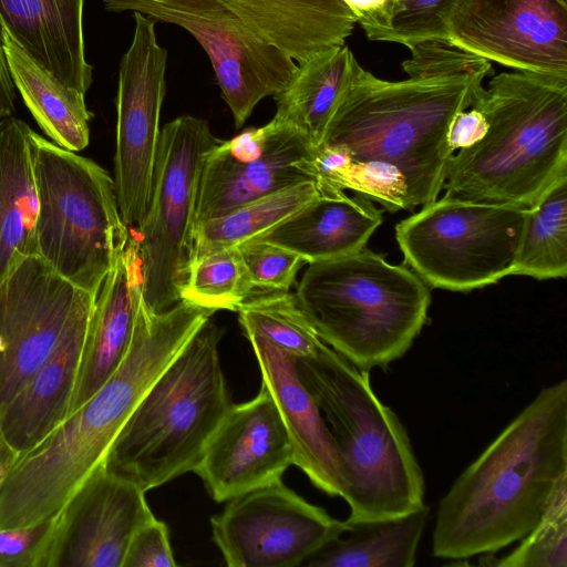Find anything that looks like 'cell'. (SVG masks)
<instances>
[{
    "label": "cell",
    "mask_w": 567,
    "mask_h": 567,
    "mask_svg": "<svg viewBox=\"0 0 567 567\" xmlns=\"http://www.w3.org/2000/svg\"><path fill=\"white\" fill-rule=\"evenodd\" d=\"M214 311L181 300L154 313L141 301L130 349L115 372L41 443L23 454L0 491V528L58 513L104 463L116 435Z\"/></svg>",
    "instance_id": "1"
},
{
    "label": "cell",
    "mask_w": 567,
    "mask_h": 567,
    "mask_svg": "<svg viewBox=\"0 0 567 567\" xmlns=\"http://www.w3.org/2000/svg\"><path fill=\"white\" fill-rule=\"evenodd\" d=\"M567 476V381L544 388L441 498L433 555L466 559L520 540Z\"/></svg>",
    "instance_id": "2"
},
{
    "label": "cell",
    "mask_w": 567,
    "mask_h": 567,
    "mask_svg": "<svg viewBox=\"0 0 567 567\" xmlns=\"http://www.w3.org/2000/svg\"><path fill=\"white\" fill-rule=\"evenodd\" d=\"M472 105L488 127L481 141L452 156L444 197L530 209L567 177V80L499 73Z\"/></svg>",
    "instance_id": "3"
},
{
    "label": "cell",
    "mask_w": 567,
    "mask_h": 567,
    "mask_svg": "<svg viewBox=\"0 0 567 567\" xmlns=\"http://www.w3.org/2000/svg\"><path fill=\"white\" fill-rule=\"evenodd\" d=\"M483 89L470 78L386 81L358 66L328 122L322 143L354 159L395 165L413 207L437 199L454 153L446 136L460 111Z\"/></svg>",
    "instance_id": "4"
},
{
    "label": "cell",
    "mask_w": 567,
    "mask_h": 567,
    "mask_svg": "<svg viewBox=\"0 0 567 567\" xmlns=\"http://www.w3.org/2000/svg\"><path fill=\"white\" fill-rule=\"evenodd\" d=\"M297 373L337 442L344 468L347 520L400 515L424 504V476L409 435L360 370L328 344L296 359Z\"/></svg>",
    "instance_id": "5"
},
{
    "label": "cell",
    "mask_w": 567,
    "mask_h": 567,
    "mask_svg": "<svg viewBox=\"0 0 567 567\" xmlns=\"http://www.w3.org/2000/svg\"><path fill=\"white\" fill-rule=\"evenodd\" d=\"M224 330L208 320L168 363L111 445L105 466L145 492L194 471L233 403Z\"/></svg>",
    "instance_id": "6"
},
{
    "label": "cell",
    "mask_w": 567,
    "mask_h": 567,
    "mask_svg": "<svg viewBox=\"0 0 567 567\" xmlns=\"http://www.w3.org/2000/svg\"><path fill=\"white\" fill-rule=\"evenodd\" d=\"M296 297L319 338L360 370L403 357L427 320L431 293L406 264L367 248L308 264Z\"/></svg>",
    "instance_id": "7"
},
{
    "label": "cell",
    "mask_w": 567,
    "mask_h": 567,
    "mask_svg": "<svg viewBox=\"0 0 567 567\" xmlns=\"http://www.w3.org/2000/svg\"><path fill=\"white\" fill-rule=\"evenodd\" d=\"M38 194L37 256L97 295L131 236L114 179L94 161L31 134Z\"/></svg>",
    "instance_id": "8"
},
{
    "label": "cell",
    "mask_w": 567,
    "mask_h": 567,
    "mask_svg": "<svg viewBox=\"0 0 567 567\" xmlns=\"http://www.w3.org/2000/svg\"><path fill=\"white\" fill-rule=\"evenodd\" d=\"M219 142L206 120L178 116L159 133L152 195L137 229L142 297L162 313L182 300L193 260L202 167Z\"/></svg>",
    "instance_id": "9"
},
{
    "label": "cell",
    "mask_w": 567,
    "mask_h": 567,
    "mask_svg": "<svg viewBox=\"0 0 567 567\" xmlns=\"http://www.w3.org/2000/svg\"><path fill=\"white\" fill-rule=\"evenodd\" d=\"M527 210L443 196L398 223L395 238L426 285L470 291L511 275Z\"/></svg>",
    "instance_id": "10"
},
{
    "label": "cell",
    "mask_w": 567,
    "mask_h": 567,
    "mask_svg": "<svg viewBox=\"0 0 567 567\" xmlns=\"http://www.w3.org/2000/svg\"><path fill=\"white\" fill-rule=\"evenodd\" d=\"M107 11L140 12L189 32L208 55L237 127L291 81L298 63L257 37L220 0H103Z\"/></svg>",
    "instance_id": "11"
},
{
    "label": "cell",
    "mask_w": 567,
    "mask_h": 567,
    "mask_svg": "<svg viewBox=\"0 0 567 567\" xmlns=\"http://www.w3.org/2000/svg\"><path fill=\"white\" fill-rule=\"evenodd\" d=\"M95 298L38 256L24 258L0 282V408L92 313Z\"/></svg>",
    "instance_id": "12"
},
{
    "label": "cell",
    "mask_w": 567,
    "mask_h": 567,
    "mask_svg": "<svg viewBox=\"0 0 567 567\" xmlns=\"http://www.w3.org/2000/svg\"><path fill=\"white\" fill-rule=\"evenodd\" d=\"M133 17L132 43L120 63L114 185L123 221L137 230L152 195L167 51L157 42L156 21Z\"/></svg>",
    "instance_id": "13"
},
{
    "label": "cell",
    "mask_w": 567,
    "mask_h": 567,
    "mask_svg": "<svg viewBox=\"0 0 567 567\" xmlns=\"http://www.w3.org/2000/svg\"><path fill=\"white\" fill-rule=\"evenodd\" d=\"M210 518L213 539L229 567L301 566L347 528L282 481L228 501Z\"/></svg>",
    "instance_id": "14"
},
{
    "label": "cell",
    "mask_w": 567,
    "mask_h": 567,
    "mask_svg": "<svg viewBox=\"0 0 567 567\" xmlns=\"http://www.w3.org/2000/svg\"><path fill=\"white\" fill-rule=\"evenodd\" d=\"M447 39L489 62L567 80V3L458 0Z\"/></svg>",
    "instance_id": "15"
},
{
    "label": "cell",
    "mask_w": 567,
    "mask_h": 567,
    "mask_svg": "<svg viewBox=\"0 0 567 567\" xmlns=\"http://www.w3.org/2000/svg\"><path fill=\"white\" fill-rule=\"evenodd\" d=\"M145 493L101 464L58 512L42 567H122L135 532L155 518Z\"/></svg>",
    "instance_id": "16"
},
{
    "label": "cell",
    "mask_w": 567,
    "mask_h": 567,
    "mask_svg": "<svg viewBox=\"0 0 567 567\" xmlns=\"http://www.w3.org/2000/svg\"><path fill=\"white\" fill-rule=\"evenodd\" d=\"M312 146L271 120L220 141L207 153L199 178L196 225L246 203L313 181L297 167Z\"/></svg>",
    "instance_id": "17"
},
{
    "label": "cell",
    "mask_w": 567,
    "mask_h": 567,
    "mask_svg": "<svg viewBox=\"0 0 567 567\" xmlns=\"http://www.w3.org/2000/svg\"><path fill=\"white\" fill-rule=\"evenodd\" d=\"M290 465L293 449L288 430L261 383L254 399L231 405L193 472L221 503L281 481Z\"/></svg>",
    "instance_id": "18"
},
{
    "label": "cell",
    "mask_w": 567,
    "mask_h": 567,
    "mask_svg": "<svg viewBox=\"0 0 567 567\" xmlns=\"http://www.w3.org/2000/svg\"><path fill=\"white\" fill-rule=\"evenodd\" d=\"M258 361L261 378L288 430L293 465L329 496L346 489L343 462L337 442L315 399L301 382L296 358L256 333H245Z\"/></svg>",
    "instance_id": "19"
},
{
    "label": "cell",
    "mask_w": 567,
    "mask_h": 567,
    "mask_svg": "<svg viewBox=\"0 0 567 567\" xmlns=\"http://www.w3.org/2000/svg\"><path fill=\"white\" fill-rule=\"evenodd\" d=\"M142 299L140 246L131 235L96 295L68 416L89 400L124 360Z\"/></svg>",
    "instance_id": "20"
},
{
    "label": "cell",
    "mask_w": 567,
    "mask_h": 567,
    "mask_svg": "<svg viewBox=\"0 0 567 567\" xmlns=\"http://www.w3.org/2000/svg\"><path fill=\"white\" fill-rule=\"evenodd\" d=\"M84 0H0V29L64 85L83 94L92 83L85 59Z\"/></svg>",
    "instance_id": "21"
},
{
    "label": "cell",
    "mask_w": 567,
    "mask_h": 567,
    "mask_svg": "<svg viewBox=\"0 0 567 567\" xmlns=\"http://www.w3.org/2000/svg\"><path fill=\"white\" fill-rule=\"evenodd\" d=\"M91 315L69 330L20 390L0 408V429L22 455L41 443L69 414Z\"/></svg>",
    "instance_id": "22"
},
{
    "label": "cell",
    "mask_w": 567,
    "mask_h": 567,
    "mask_svg": "<svg viewBox=\"0 0 567 567\" xmlns=\"http://www.w3.org/2000/svg\"><path fill=\"white\" fill-rule=\"evenodd\" d=\"M382 210L372 200L343 190L320 195L258 238L289 249L310 262L355 254L382 224Z\"/></svg>",
    "instance_id": "23"
},
{
    "label": "cell",
    "mask_w": 567,
    "mask_h": 567,
    "mask_svg": "<svg viewBox=\"0 0 567 567\" xmlns=\"http://www.w3.org/2000/svg\"><path fill=\"white\" fill-rule=\"evenodd\" d=\"M262 41L298 64L343 45L357 19L344 0H220Z\"/></svg>",
    "instance_id": "24"
},
{
    "label": "cell",
    "mask_w": 567,
    "mask_h": 567,
    "mask_svg": "<svg viewBox=\"0 0 567 567\" xmlns=\"http://www.w3.org/2000/svg\"><path fill=\"white\" fill-rule=\"evenodd\" d=\"M32 132L12 115L0 120V282L24 258L37 256Z\"/></svg>",
    "instance_id": "25"
},
{
    "label": "cell",
    "mask_w": 567,
    "mask_h": 567,
    "mask_svg": "<svg viewBox=\"0 0 567 567\" xmlns=\"http://www.w3.org/2000/svg\"><path fill=\"white\" fill-rule=\"evenodd\" d=\"M430 507L394 516L347 520L346 530L328 540L303 564L308 567H412Z\"/></svg>",
    "instance_id": "26"
},
{
    "label": "cell",
    "mask_w": 567,
    "mask_h": 567,
    "mask_svg": "<svg viewBox=\"0 0 567 567\" xmlns=\"http://www.w3.org/2000/svg\"><path fill=\"white\" fill-rule=\"evenodd\" d=\"M359 65L346 44L298 64L288 85L274 96L277 111L272 120L292 128L312 146L321 144L336 105Z\"/></svg>",
    "instance_id": "27"
},
{
    "label": "cell",
    "mask_w": 567,
    "mask_h": 567,
    "mask_svg": "<svg viewBox=\"0 0 567 567\" xmlns=\"http://www.w3.org/2000/svg\"><path fill=\"white\" fill-rule=\"evenodd\" d=\"M9 71L21 97L43 132L72 152L90 142V120L84 94L64 85L30 58L0 29Z\"/></svg>",
    "instance_id": "28"
},
{
    "label": "cell",
    "mask_w": 567,
    "mask_h": 567,
    "mask_svg": "<svg viewBox=\"0 0 567 567\" xmlns=\"http://www.w3.org/2000/svg\"><path fill=\"white\" fill-rule=\"evenodd\" d=\"M297 167L313 179L320 193L351 189L381 204L389 212L414 207L403 173L393 164L354 159L341 146H310Z\"/></svg>",
    "instance_id": "29"
},
{
    "label": "cell",
    "mask_w": 567,
    "mask_h": 567,
    "mask_svg": "<svg viewBox=\"0 0 567 567\" xmlns=\"http://www.w3.org/2000/svg\"><path fill=\"white\" fill-rule=\"evenodd\" d=\"M319 195L316 182L306 181L197 224L193 260L260 237Z\"/></svg>",
    "instance_id": "30"
},
{
    "label": "cell",
    "mask_w": 567,
    "mask_h": 567,
    "mask_svg": "<svg viewBox=\"0 0 567 567\" xmlns=\"http://www.w3.org/2000/svg\"><path fill=\"white\" fill-rule=\"evenodd\" d=\"M511 275L539 280L567 275V177L554 183L527 210Z\"/></svg>",
    "instance_id": "31"
},
{
    "label": "cell",
    "mask_w": 567,
    "mask_h": 567,
    "mask_svg": "<svg viewBox=\"0 0 567 567\" xmlns=\"http://www.w3.org/2000/svg\"><path fill=\"white\" fill-rule=\"evenodd\" d=\"M237 312L244 333L261 336L296 359L316 355L324 343L305 315L296 293L261 292L246 300Z\"/></svg>",
    "instance_id": "32"
},
{
    "label": "cell",
    "mask_w": 567,
    "mask_h": 567,
    "mask_svg": "<svg viewBox=\"0 0 567 567\" xmlns=\"http://www.w3.org/2000/svg\"><path fill=\"white\" fill-rule=\"evenodd\" d=\"M254 295L237 247L210 252L192 261L182 300L213 310L237 309Z\"/></svg>",
    "instance_id": "33"
},
{
    "label": "cell",
    "mask_w": 567,
    "mask_h": 567,
    "mask_svg": "<svg viewBox=\"0 0 567 567\" xmlns=\"http://www.w3.org/2000/svg\"><path fill=\"white\" fill-rule=\"evenodd\" d=\"M498 567H567V476L560 478L537 524Z\"/></svg>",
    "instance_id": "34"
},
{
    "label": "cell",
    "mask_w": 567,
    "mask_h": 567,
    "mask_svg": "<svg viewBox=\"0 0 567 567\" xmlns=\"http://www.w3.org/2000/svg\"><path fill=\"white\" fill-rule=\"evenodd\" d=\"M411 56L402 62L410 79L470 78L483 82L492 73L488 60L468 52L449 39H426L408 45Z\"/></svg>",
    "instance_id": "35"
},
{
    "label": "cell",
    "mask_w": 567,
    "mask_h": 567,
    "mask_svg": "<svg viewBox=\"0 0 567 567\" xmlns=\"http://www.w3.org/2000/svg\"><path fill=\"white\" fill-rule=\"evenodd\" d=\"M458 0H395L381 41L408 47L426 39H447V22Z\"/></svg>",
    "instance_id": "36"
},
{
    "label": "cell",
    "mask_w": 567,
    "mask_h": 567,
    "mask_svg": "<svg viewBox=\"0 0 567 567\" xmlns=\"http://www.w3.org/2000/svg\"><path fill=\"white\" fill-rule=\"evenodd\" d=\"M254 295L269 291H289L299 270L307 265L305 258L280 246L259 239L237 246Z\"/></svg>",
    "instance_id": "37"
},
{
    "label": "cell",
    "mask_w": 567,
    "mask_h": 567,
    "mask_svg": "<svg viewBox=\"0 0 567 567\" xmlns=\"http://www.w3.org/2000/svg\"><path fill=\"white\" fill-rule=\"evenodd\" d=\"M58 513L38 522L0 528V567H42Z\"/></svg>",
    "instance_id": "38"
},
{
    "label": "cell",
    "mask_w": 567,
    "mask_h": 567,
    "mask_svg": "<svg viewBox=\"0 0 567 567\" xmlns=\"http://www.w3.org/2000/svg\"><path fill=\"white\" fill-rule=\"evenodd\" d=\"M166 524L156 517L133 535L122 567H175Z\"/></svg>",
    "instance_id": "39"
},
{
    "label": "cell",
    "mask_w": 567,
    "mask_h": 567,
    "mask_svg": "<svg viewBox=\"0 0 567 567\" xmlns=\"http://www.w3.org/2000/svg\"><path fill=\"white\" fill-rule=\"evenodd\" d=\"M487 127L484 113L475 105L460 111L449 126L446 142L450 150L455 154L457 150L473 146L484 137Z\"/></svg>",
    "instance_id": "40"
},
{
    "label": "cell",
    "mask_w": 567,
    "mask_h": 567,
    "mask_svg": "<svg viewBox=\"0 0 567 567\" xmlns=\"http://www.w3.org/2000/svg\"><path fill=\"white\" fill-rule=\"evenodd\" d=\"M16 85L11 78L0 34V120L14 111Z\"/></svg>",
    "instance_id": "41"
},
{
    "label": "cell",
    "mask_w": 567,
    "mask_h": 567,
    "mask_svg": "<svg viewBox=\"0 0 567 567\" xmlns=\"http://www.w3.org/2000/svg\"><path fill=\"white\" fill-rule=\"evenodd\" d=\"M21 456L22 454L9 443L0 429V491Z\"/></svg>",
    "instance_id": "42"
},
{
    "label": "cell",
    "mask_w": 567,
    "mask_h": 567,
    "mask_svg": "<svg viewBox=\"0 0 567 567\" xmlns=\"http://www.w3.org/2000/svg\"><path fill=\"white\" fill-rule=\"evenodd\" d=\"M560 1L564 2V3H567V0H560Z\"/></svg>",
    "instance_id": "43"
}]
</instances>
